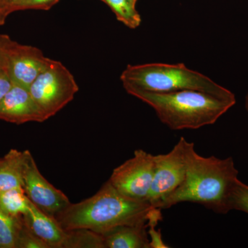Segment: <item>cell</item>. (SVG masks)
I'll list each match as a JSON object with an SVG mask.
<instances>
[{"label":"cell","mask_w":248,"mask_h":248,"mask_svg":"<svg viewBox=\"0 0 248 248\" xmlns=\"http://www.w3.org/2000/svg\"><path fill=\"white\" fill-rule=\"evenodd\" d=\"M48 120L27 88L14 84L0 103V120L17 125Z\"/></svg>","instance_id":"30bf717a"},{"label":"cell","mask_w":248,"mask_h":248,"mask_svg":"<svg viewBox=\"0 0 248 248\" xmlns=\"http://www.w3.org/2000/svg\"><path fill=\"white\" fill-rule=\"evenodd\" d=\"M128 94L153 108L159 120L173 130L198 129L213 125L236 104V99L185 90L155 93L125 86Z\"/></svg>","instance_id":"3957f363"},{"label":"cell","mask_w":248,"mask_h":248,"mask_svg":"<svg viewBox=\"0 0 248 248\" xmlns=\"http://www.w3.org/2000/svg\"><path fill=\"white\" fill-rule=\"evenodd\" d=\"M112 10L117 20L130 29H138L141 17L136 9V5L130 0H101Z\"/></svg>","instance_id":"9a60e30c"},{"label":"cell","mask_w":248,"mask_h":248,"mask_svg":"<svg viewBox=\"0 0 248 248\" xmlns=\"http://www.w3.org/2000/svg\"><path fill=\"white\" fill-rule=\"evenodd\" d=\"M186 175L182 185L165 199L160 208H171L183 202L203 205L216 213L231 211L230 199L239 171L232 157L219 159L199 155L195 144L186 143Z\"/></svg>","instance_id":"6da1fadb"},{"label":"cell","mask_w":248,"mask_h":248,"mask_svg":"<svg viewBox=\"0 0 248 248\" xmlns=\"http://www.w3.org/2000/svg\"><path fill=\"white\" fill-rule=\"evenodd\" d=\"M1 159H2V158H0V163H1Z\"/></svg>","instance_id":"83f0119b"},{"label":"cell","mask_w":248,"mask_h":248,"mask_svg":"<svg viewBox=\"0 0 248 248\" xmlns=\"http://www.w3.org/2000/svg\"><path fill=\"white\" fill-rule=\"evenodd\" d=\"M245 106H246V111H247L248 116V93L246 97V104H245Z\"/></svg>","instance_id":"d4e9b609"},{"label":"cell","mask_w":248,"mask_h":248,"mask_svg":"<svg viewBox=\"0 0 248 248\" xmlns=\"http://www.w3.org/2000/svg\"><path fill=\"white\" fill-rule=\"evenodd\" d=\"M181 138L169 153L155 155V171L148 202L160 208L161 202L182 185L186 175V143Z\"/></svg>","instance_id":"52a82bcc"},{"label":"cell","mask_w":248,"mask_h":248,"mask_svg":"<svg viewBox=\"0 0 248 248\" xmlns=\"http://www.w3.org/2000/svg\"><path fill=\"white\" fill-rule=\"evenodd\" d=\"M9 15L7 1L6 0H0V26L4 25Z\"/></svg>","instance_id":"603a6c76"},{"label":"cell","mask_w":248,"mask_h":248,"mask_svg":"<svg viewBox=\"0 0 248 248\" xmlns=\"http://www.w3.org/2000/svg\"><path fill=\"white\" fill-rule=\"evenodd\" d=\"M10 1H11V0H6V1H7V3H8V6H9Z\"/></svg>","instance_id":"4316f807"},{"label":"cell","mask_w":248,"mask_h":248,"mask_svg":"<svg viewBox=\"0 0 248 248\" xmlns=\"http://www.w3.org/2000/svg\"><path fill=\"white\" fill-rule=\"evenodd\" d=\"M63 248H105L102 234L88 229L66 231Z\"/></svg>","instance_id":"e0dca14e"},{"label":"cell","mask_w":248,"mask_h":248,"mask_svg":"<svg viewBox=\"0 0 248 248\" xmlns=\"http://www.w3.org/2000/svg\"><path fill=\"white\" fill-rule=\"evenodd\" d=\"M31 203L22 187L11 189L0 193V207L13 216L26 215L30 208Z\"/></svg>","instance_id":"5bb4252c"},{"label":"cell","mask_w":248,"mask_h":248,"mask_svg":"<svg viewBox=\"0 0 248 248\" xmlns=\"http://www.w3.org/2000/svg\"><path fill=\"white\" fill-rule=\"evenodd\" d=\"M16 248H48V247L43 241L37 237L31 231L23 218L22 225L18 234Z\"/></svg>","instance_id":"ffe728a7"},{"label":"cell","mask_w":248,"mask_h":248,"mask_svg":"<svg viewBox=\"0 0 248 248\" xmlns=\"http://www.w3.org/2000/svg\"><path fill=\"white\" fill-rule=\"evenodd\" d=\"M22 220V216H13L0 207V248H16Z\"/></svg>","instance_id":"2e32d148"},{"label":"cell","mask_w":248,"mask_h":248,"mask_svg":"<svg viewBox=\"0 0 248 248\" xmlns=\"http://www.w3.org/2000/svg\"><path fill=\"white\" fill-rule=\"evenodd\" d=\"M154 171L155 155L137 150L133 157L114 169L108 181L122 195L148 202Z\"/></svg>","instance_id":"8992f818"},{"label":"cell","mask_w":248,"mask_h":248,"mask_svg":"<svg viewBox=\"0 0 248 248\" xmlns=\"http://www.w3.org/2000/svg\"><path fill=\"white\" fill-rule=\"evenodd\" d=\"M29 90L35 102L49 119L74 99L79 86L74 76L62 62L52 60Z\"/></svg>","instance_id":"5b68a950"},{"label":"cell","mask_w":248,"mask_h":248,"mask_svg":"<svg viewBox=\"0 0 248 248\" xmlns=\"http://www.w3.org/2000/svg\"><path fill=\"white\" fill-rule=\"evenodd\" d=\"M23 188L35 206L55 217L71 204L67 196L54 187L41 174L30 151H24Z\"/></svg>","instance_id":"9c48e42d"},{"label":"cell","mask_w":248,"mask_h":248,"mask_svg":"<svg viewBox=\"0 0 248 248\" xmlns=\"http://www.w3.org/2000/svg\"><path fill=\"white\" fill-rule=\"evenodd\" d=\"M6 56L4 46H3L2 38L1 35H0V69H6Z\"/></svg>","instance_id":"cb8c5ba5"},{"label":"cell","mask_w":248,"mask_h":248,"mask_svg":"<svg viewBox=\"0 0 248 248\" xmlns=\"http://www.w3.org/2000/svg\"><path fill=\"white\" fill-rule=\"evenodd\" d=\"M120 79L124 87L130 86L148 92L169 93L194 90L224 99H236L231 91L182 63L128 65L122 72Z\"/></svg>","instance_id":"277c9868"},{"label":"cell","mask_w":248,"mask_h":248,"mask_svg":"<svg viewBox=\"0 0 248 248\" xmlns=\"http://www.w3.org/2000/svg\"><path fill=\"white\" fill-rule=\"evenodd\" d=\"M130 1H131V2L133 3V4L136 5L138 0H130Z\"/></svg>","instance_id":"484cf974"},{"label":"cell","mask_w":248,"mask_h":248,"mask_svg":"<svg viewBox=\"0 0 248 248\" xmlns=\"http://www.w3.org/2000/svg\"><path fill=\"white\" fill-rule=\"evenodd\" d=\"M12 80L4 69H0V103L12 87Z\"/></svg>","instance_id":"7402d4cb"},{"label":"cell","mask_w":248,"mask_h":248,"mask_svg":"<svg viewBox=\"0 0 248 248\" xmlns=\"http://www.w3.org/2000/svg\"><path fill=\"white\" fill-rule=\"evenodd\" d=\"M102 236L105 248H151L148 224L115 227Z\"/></svg>","instance_id":"7c38bea8"},{"label":"cell","mask_w":248,"mask_h":248,"mask_svg":"<svg viewBox=\"0 0 248 248\" xmlns=\"http://www.w3.org/2000/svg\"><path fill=\"white\" fill-rule=\"evenodd\" d=\"M1 38L6 56L5 71L14 84L29 89L53 60L37 47L20 45L9 35H1Z\"/></svg>","instance_id":"ba28073f"},{"label":"cell","mask_w":248,"mask_h":248,"mask_svg":"<svg viewBox=\"0 0 248 248\" xmlns=\"http://www.w3.org/2000/svg\"><path fill=\"white\" fill-rule=\"evenodd\" d=\"M160 220L157 218H152L147 222L148 224V234L149 236L150 247L151 248H170L165 244L161 236V231H156V226Z\"/></svg>","instance_id":"44dd1931"},{"label":"cell","mask_w":248,"mask_h":248,"mask_svg":"<svg viewBox=\"0 0 248 248\" xmlns=\"http://www.w3.org/2000/svg\"><path fill=\"white\" fill-rule=\"evenodd\" d=\"M23 218L31 231L43 241L48 248H63L67 232L55 217L49 216L31 202L30 208Z\"/></svg>","instance_id":"8fae6325"},{"label":"cell","mask_w":248,"mask_h":248,"mask_svg":"<svg viewBox=\"0 0 248 248\" xmlns=\"http://www.w3.org/2000/svg\"><path fill=\"white\" fill-rule=\"evenodd\" d=\"M230 208L248 214V186L236 181L230 199Z\"/></svg>","instance_id":"d6986e66"},{"label":"cell","mask_w":248,"mask_h":248,"mask_svg":"<svg viewBox=\"0 0 248 248\" xmlns=\"http://www.w3.org/2000/svg\"><path fill=\"white\" fill-rule=\"evenodd\" d=\"M24 151L11 149L0 163V193L11 189L23 188Z\"/></svg>","instance_id":"4fadbf2b"},{"label":"cell","mask_w":248,"mask_h":248,"mask_svg":"<svg viewBox=\"0 0 248 248\" xmlns=\"http://www.w3.org/2000/svg\"><path fill=\"white\" fill-rule=\"evenodd\" d=\"M155 208L122 195L108 181L95 195L70 204L55 218L64 231L88 229L102 234L117 226L147 224Z\"/></svg>","instance_id":"7a4b0ae2"},{"label":"cell","mask_w":248,"mask_h":248,"mask_svg":"<svg viewBox=\"0 0 248 248\" xmlns=\"http://www.w3.org/2000/svg\"><path fill=\"white\" fill-rule=\"evenodd\" d=\"M60 0H11L9 4L10 14L24 10L48 11Z\"/></svg>","instance_id":"ac0fdd59"}]
</instances>
